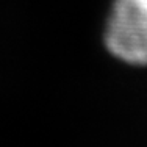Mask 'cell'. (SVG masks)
<instances>
[{"label": "cell", "mask_w": 147, "mask_h": 147, "mask_svg": "<svg viewBox=\"0 0 147 147\" xmlns=\"http://www.w3.org/2000/svg\"><path fill=\"white\" fill-rule=\"evenodd\" d=\"M103 39L122 63L147 66V0H114Z\"/></svg>", "instance_id": "6da1fadb"}]
</instances>
